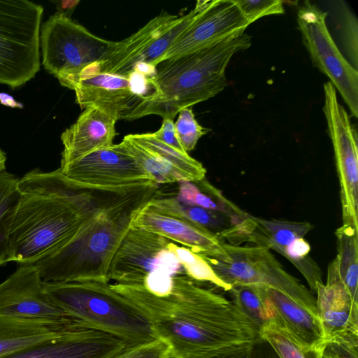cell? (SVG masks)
I'll return each instance as SVG.
<instances>
[{
	"label": "cell",
	"mask_w": 358,
	"mask_h": 358,
	"mask_svg": "<svg viewBox=\"0 0 358 358\" xmlns=\"http://www.w3.org/2000/svg\"><path fill=\"white\" fill-rule=\"evenodd\" d=\"M130 136L145 148L165 160L182 173L188 181H199L205 179L206 169L203 164L190 157L156 138L152 133L129 134Z\"/></svg>",
	"instance_id": "cell-27"
},
{
	"label": "cell",
	"mask_w": 358,
	"mask_h": 358,
	"mask_svg": "<svg viewBox=\"0 0 358 358\" xmlns=\"http://www.w3.org/2000/svg\"><path fill=\"white\" fill-rule=\"evenodd\" d=\"M171 241L155 233L131 226L110 264L109 280L141 285L148 274L159 268L186 274L176 255L168 248Z\"/></svg>",
	"instance_id": "cell-11"
},
{
	"label": "cell",
	"mask_w": 358,
	"mask_h": 358,
	"mask_svg": "<svg viewBox=\"0 0 358 358\" xmlns=\"http://www.w3.org/2000/svg\"><path fill=\"white\" fill-rule=\"evenodd\" d=\"M271 320L284 327L301 342L324 346V337L317 317L280 292L264 287Z\"/></svg>",
	"instance_id": "cell-23"
},
{
	"label": "cell",
	"mask_w": 358,
	"mask_h": 358,
	"mask_svg": "<svg viewBox=\"0 0 358 358\" xmlns=\"http://www.w3.org/2000/svg\"><path fill=\"white\" fill-rule=\"evenodd\" d=\"M147 206L156 211L184 219L201 227L231 245L243 243L250 222V214L245 219H236L217 211L182 203L172 193L162 192L160 189Z\"/></svg>",
	"instance_id": "cell-21"
},
{
	"label": "cell",
	"mask_w": 358,
	"mask_h": 358,
	"mask_svg": "<svg viewBox=\"0 0 358 358\" xmlns=\"http://www.w3.org/2000/svg\"><path fill=\"white\" fill-rule=\"evenodd\" d=\"M159 189L155 182L141 186L106 209L64 247L34 264L43 280L109 282L110 264L122 239L137 212Z\"/></svg>",
	"instance_id": "cell-2"
},
{
	"label": "cell",
	"mask_w": 358,
	"mask_h": 358,
	"mask_svg": "<svg viewBox=\"0 0 358 358\" xmlns=\"http://www.w3.org/2000/svg\"><path fill=\"white\" fill-rule=\"evenodd\" d=\"M117 121L97 106H87L76 122L61 135L64 150L59 168L96 150L113 145Z\"/></svg>",
	"instance_id": "cell-20"
},
{
	"label": "cell",
	"mask_w": 358,
	"mask_h": 358,
	"mask_svg": "<svg viewBox=\"0 0 358 358\" xmlns=\"http://www.w3.org/2000/svg\"><path fill=\"white\" fill-rule=\"evenodd\" d=\"M19 179L6 171L0 172V266L9 259V234L21 192Z\"/></svg>",
	"instance_id": "cell-29"
},
{
	"label": "cell",
	"mask_w": 358,
	"mask_h": 358,
	"mask_svg": "<svg viewBox=\"0 0 358 358\" xmlns=\"http://www.w3.org/2000/svg\"><path fill=\"white\" fill-rule=\"evenodd\" d=\"M69 180L105 189H123L153 182L119 144L96 150L63 168Z\"/></svg>",
	"instance_id": "cell-13"
},
{
	"label": "cell",
	"mask_w": 358,
	"mask_h": 358,
	"mask_svg": "<svg viewBox=\"0 0 358 358\" xmlns=\"http://www.w3.org/2000/svg\"><path fill=\"white\" fill-rule=\"evenodd\" d=\"M327 13L306 1L297 12L302 41L310 57L329 79L348 105L352 115L358 117V72L343 56L330 34Z\"/></svg>",
	"instance_id": "cell-9"
},
{
	"label": "cell",
	"mask_w": 358,
	"mask_h": 358,
	"mask_svg": "<svg viewBox=\"0 0 358 358\" xmlns=\"http://www.w3.org/2000/svg\"><path fill=\"white\" fill-rule=\"evenodd\" d=\"M41 5L28 0H0V84L15 89L41 68Z\"/></svg>",
	"instance_id": "cell-6"
},
{
	"label": "cell",
	"mask_w": 358,
	"mask_h": 358,
	"mask_svg": "<svg viewBox=\"0 0 358 358\" xmlns=\"http://www.w3.org/2000/svg\"><path fill=\"white\" fill-rule=\"evenodd\" d=\"M228 292L231 301L255 323L259 331L270 320L264 287L237 285Z\"/></svg>",
	"instance_id": "cell-30"
},
{
	"label": "cell",
	"mask_w": 358,
	"mask_h": 358,
	"mask_svg": "<svg viewBox=\"0 0 358 358\" xmlns=\"http://www.w3.org/2000/svg\"><path fill=\"white\" fill-rule=\"evenodd\" d=\"M88 329H94L71 317L36 319L0 314V357Z\"/></svg>",
	"instance_id": "cell-18"
},
{
	"label": "cell",
	"mask_w": 358,
	"mask_h": 358,
	"mask_svg": "<svg viewBox=\"0 0 358 358\" xmlns=\"http://www.w3.org/2000/svg\"><path fill=\"white\" fill-rule=\"evenodd\" d=\"M252 358H280L272 347L261 338L252 347Z\"/></svg>",
	"instance_id": "cell-37"
},
{
	"label": "cell",
	"mask_w": 358,
	"mask_h": 358,
	"mask_svg": "<svg viewBox=\"0 0 358 358\" xmlns=\"http://www.w3.org/2000/svg\"><path fill=\"white\" fill-rule=\"evenodd\" d=\"M44 289L66 315L92 329L112 334L134 345L157 338L146 319L109 282H44Z\"/></svg>",
	"instance_id": "cell-4"
},
{
	"label": "cell",
	"mask_w": 358,
	"mask_h": 358,
	"mask_svg": "<svg viewBox=\"0 0 358 358\" xmlns=\"http://www.w3.org/2000/svg\"><path fill=\"white\" fill-rule=\"evenodd\" d=\"M131 226L184 245L197 255L217 252L223 242L216 235L201 227L184 219L156 211L147 204L137 212Z\"/></svg>",
	"instance_id": "cell-22"
},
{
	"label": "cell",
	"mask_w": 358,
	"mask_h": 358,
	"mask_svg": "<svg viewBox=\"0 0 358 358\" xmlns=\"http://www.w3.org/2000/svg\"><path fill=\"white\" fill-rule=\"evenodd\" d=\"M152 134L156 138L165 144L182 152H187L177 137L173 120L169 118L163 119L161 127Z\"/></svg>",
	"instance_id": "cell-36"
},
{
	"label": "cell",
	"mask_w": 358,
	"mask_h": 358,
	"mask_svg": "<svg viewBox=\"0 0 358 358\" xmlns=\"http://www.w3.org/2000/svg\"><path fill=\"white\" fill-rule=\"evenodd\" d=\"M0 314L36 319L70 317L48 296L39 268L35 264H21L0 283Z\"/></svg>",
	"instance_id": "cell-16"
},
{
	"label": "cell",
	"mask_w": 358,
	"mask_h": 358,
	"mask_svg": "<svg viewBox=\"0 0 358 358\" xmlns=\"http://www.w3.org/2000/svg\"><path fill=\"white\" fill-rule=\"evenodd\" d=\"M198 282L177 275L163 297L142 285H110L168 344L172 358H212L253 345L260 338L255 323L231 300Z\"/></svg>",
	"instance_id": "cell-1"
},
{
	"label": "cell",
	"mask_w": 358,
	"mask_h": 358,
	"mask_svg": "<svg viewBox=\"0 0 358 358\" xmlns=\"http://www.w3.org/2000/svg\"><path fill=\"white\" fill-rule=\"evenodd\" d=\"M259 336L280 358H323L324 346H311L301 342L273 320H270L260 329Z\"/></svg>",
	"instance_id": "cell-28"
},
{
	"label": "cell",
	"mask_w": 358,
	"mask_h": 358,
	"mask_svg": "<svg viewBox=\"0 0 358 358\" xmlns=\"http://www.w3.org/2000/svg\"><path fill=\"white\" fill-rule=\"evenodd\" d=\"M0 103L10 108H22L24 107L22 103L17 102L13 96L5 92H0Z\"/></svg>",
	"instance_id": "cell-40"
},
{
	"label": "cell",
	"mask_w": 358,
	"mask_h": 358,
	"mask_svg": "<svg viewBox=\"0 0 358 358\" xmlns=\"http://www.w3.org/2000/svg\"><path fill=\"white\" fill-rule=\"evenodd\" d=\"M115 358H172L170 347L157 338L151 342L134 346Z\"/></svg>",
	"instance_id": "cell-35"
},
{
	"label": "cell",
	"mask_w": 358,
	"mask_h": 358,
	"mask_svg": "<svg viewBox=\"0 0 358 358\" xmlns=\"http://www.w3.org/2000/svg\"><path fill=\"white\" fill-rule=\"evenodd\" d=\"M251 38L241 31L196 51L165 59L156 66L159 98L151 115L174 119L183 108L206 101L227 86L225 71L236 53L247 50Z\"/></svg>",
	"instance_id": "cell-3"
},
{
	"label": "cell",
	"mask_w": 358,
	"mask_h": 358,
	"mask_svg": "<svg viewBox=\"0 0 358 358\" xmlns=\"http://www.w3.org/2000/svg\"><path fill=\"white\" fill-rule=\"evenodd\" d=\"M248 26L233 0H210L178 37L161 62L196 51L245 31Z\"/></svg>",
	"instance_id": "cell-15"
},
{
	"label": "cell",
	"mask_w": 358,
	"mask_h": 358,
	"mask_svg": "<svg viewBox=\"0 0 358 358\" xmlns=\"http://www.w3.org/2000/svg\"><path fill=\"white\" fill-rule=\"evenodd\" d=\"M324 92L323 110L334 151L343 224L358 230L357 135L329 81L324 84Z\"/></svg>",
	"instance_id": "cell-10"
},
{
	"label": "cell",
	"mask_w": 358,
	"mask_h": 358,
	"mask_svg": "<svg viewBox=\"0 0 358 358\" xmlns=\"http://www.w3.org/2000/svg\"><path fill=\"white\" fill-rule=\"evenodd\" d=\"M134 346L106 332L88 329L31 345L0 358H115Z\"/></svg>",
	"instance_id": "cell-17"
},
{
	"label": "cell",
	"mask_w": 358,
	"mask_h": 358,
	"mask_svg": "<svg viewBox=\"0 0 358 358\" xmlns=\"http://www.w3.org/2000/svg\"><path fill=\"white\" fill-rule=\"evenodd\" d=\"M178 113L175 129L181 145L188 152L195 148L199 140L210 130L199 124L192 107L185 108Z\"/></svg>",
	"instance_id": "cell-32"
},
{
	"label": "cell",
	"mask_w": 358,
	"mask_h": 358,
	"mask_svg": "<svg viewBox=\"0 0 358 358\" xmlns=\"http://www.w3.org/2000/svg\"><path fill=\"white\" fill-rule=\"evenodd\" d=\"M252 345L212 358H252Z\"/></svg>",
	"instance_id": "cell-39"
},
{
	"label": "cell",
	"mask_w": 358,
	"mask_h": 358,
	"mask_svg": "<svg viewBox=\"0 0 358 358\" xmlns=\"http://www.w3.org/2000/svg\"><path fill=\"white\" fill-rule=\"evenodd\" d=\"M6 156L3 151L0 149V172L5 171Z\"/></svg>",
	"instance_id": "cell-41"
},
{
	"label": "cell",
	"mask_w": 358,
	"mask_h": 358,
	"mask_svg": "<svg viewBox=\"0 0 358 358\" xmlns=\"http://www.w3.org/2000/svg\"><path fill=\"white\" fill-rule=\"evenodd\" d=\"M114 43L57 13L50 16L40 34L45 69L69 89L85 68L104 59Z\"/></svg>",
	"instance_id": "cell-7"
},
{
	"label": "cell",
	"mask_w": 358,
	"mask_h": 358,
	"mask_svg": "<svg viewBox=\"0 0 358 358\" xmlns=\"http://www.w3.org/2000/svg\"><path fill=\"white\" fill-rule=\"evenodd\" d=\"M317 317L324 342L333 337L358 336V303L339 279L334 261L329 265L327 282L316 285Z\"/></svg>",
	"instance_id": "cell-19"
},
{
	"label": "cell",
	"mask_w": 358,
	"mask_h": 358,
	"mask_svg": "<svg viewBox=\"0 0 358 358\" xmlns=\"http://www.w3.org/2000/svg\"><path fill=\"white\" fill-rule=\"evenodd\" d=\"M207 4V1H197L193 10L180 17L162 12L129 37L115 42L94 66L100 72L122 76H127L140 64L156 66Z\"/></svg>",
	"instance_id": "cell-8"
},
{
	"label": "cell",
	"mask_w": 358,
	"mask_h": 358,
	"mask_svg": "<svg viewBox=\"0 0 358 358\" xmlns=\"http://www.w3.org/2000/svg\"><path fill=\"white\" fill-rule=\"evenodd\" d=\"M52 2L56 5V13L69 18L79 3V1H54Z\"/></svg>",
	"instance_id": "cell-38"
},
{
	"label": "cell",
	"mask_w": 358,
	"mask_h": 358,
	"mask_svg": "<svg viewBox=\"0 0 358 358\" xmlns=\"http://www.w3.org/2000/svg\"><path fill=\"white\" fill-rule=\"evenodd\" d=\"M168 248L172 251L183 266L188 277L197 282H206L229 292L231 287L222 281L213 270L200 255L193 252L189 248L179 246L171 241Z\"/></svg>",
	"instance_id": "cell-31"
},
{
	"label": "cell",
	"mask_w": 358,
	"mask_h": 358,
	"mask_svg": "<svg viewBox=\"0 0 358 358\" xmlns=\"http://www.w3.org/2000/svg\"><path fill=\"white\" fill-rule=\"evenodd\" d=\"M119 145L131 156L138 166L157 185L188 181L186 176L171 164L155 155L134 141L130 135L125 136Z\"/></svg>",
	"instance_id": "cell-26"
},
{
	"label": "cell",
	"mask_w": 358,
	"mask_h": 358,
	"mask_svg": "<svg viewBox=\"0 0 358 358\" xmlns=\"http://www.w3.org/2000/svg\"><path fill=\"white\" fill-rule=\"evenodd\" d=\"M336 272L352 299L358 303V230L342 224L336 231Z\"/></svg>",
	"instance_id": "cell-25"
},
{
	"label": "cell",
	"mask_w": 358,
	"mask_h": 358,
	"mask_svg": "<svg viewBox=\"0 0 358 358\" xmlns=\"http://www.w3.org/2000/svg\"><path fill=\"white\" fill-rule=\"evenodd\" d=\"M71 90L82 109L97 106L119 120H134L148 115L149 105L133 78L99 71L93 64L85 68Z\"/></svg>",
	"instance_id": "cell-12"
},
{
	"label": "cell",
	"mask_w": 358,
	"mask_h": 358,
	"mask_svg": "<svg viewBox=\"0 0 358 358\" xmlns=\"http://www.w3.org/2000/svg\"><path fill=\"white\" fill-rule=\"evenodd\" d=\"M254 228L248 243L273 250L289 260L303 276L310 292L323 283L322 272L309 255L310 246L304 237L313 229L308 222L264 219L253 216Z\"/></svg>",
	"instance_id": "cell-14"
},
{
	"label": "cell",
	"mask_w": 358,
	"mask_h": 358,
	"mask_svg": "<svg viewBox=\"0 0 358 358\" xmlns=\"http://www.w3.org/2000/svg\"><path fill=\"white\" fill-rule=\"evenodd\" d=\"M248 25L259 18L285 13L283 1L280 0H233Z\"/></svg>",
	"instance_id": "cell-33"
},
{
	"label": "cell",
	"mask_w": 358,
	"mask_h": 358,
	"mask_svg": "<svg viewBox=\"0 0 358 358\" xmlns=\"http://www.w3.org/2000/svg\"><path fill=\"white\" fill-rule=\"evenodd\" d=\"M323 358H358V336H335L324 343Z\"/></svg>",
	"instance_id": "cell-34"
},
{
	"label": "cell",
	"mask_w": 358,
	"mask_h": 358,
	"mask_svg": "<svg viewBox=\"0 0 358 358\" xmlns=\"http://www.w3.org/2000/svg\"><path fill=\"white\" fill-rule=\"evenodd\" d=\"M199 255L231 288L237 285H255L273 289L317 316L313 294L286 271L267 248L231 245L223 241L217 252Z\"/></svg>",
	"instance_id": "cell-5"
},
{
	"label": "cell",
	"mask_w": 358,
	"mask_h": 358,
	"mask_svg": "<svg viewBox=\"0 0 358 358\" xmlns=\"http://www.w3.org/2000/svg\"><path fill=\"white\" fill-rule=\"evenodd\" d=\"M172 194L182 203L217 211L236 219L243 220L249 215L206 179L180 181L178 182L176 192Z\"/></svg>",
	"instance_id": "cell-24"
}]
</instances>
